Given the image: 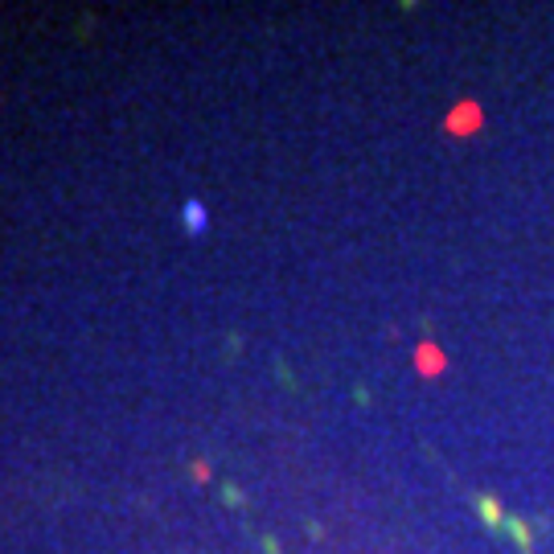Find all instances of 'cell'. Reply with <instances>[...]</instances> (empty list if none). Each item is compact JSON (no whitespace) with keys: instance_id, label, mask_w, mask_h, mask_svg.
Wrapping results in <instances>:
<instances>
[{"instance_id":"1","label":"cell","mask_w":554,"mask_h":554,"mask_svg":"<svg viewBox=\"0 0 554 554\" xmlns=\"http://www.w3.org/2000/svg\"><path fill=\"white\" fill-rule=\"evenodd\" d=\"M476 513H481L485 525H492V530H497V525H505V518H509V513H505V505H501L497 497H481V501H476Z\"/></svg>"},{"instance_id":"2","label":"cell","mask_w":554,"mask_h":554,"mask_svg":"<svg viewBox=\"0 0 554 554\" xmlns=\"http://www.w3.org/2000/svg\"><path fill=\"white\" fill-rule=\"evenodd\" d=\"M509 538H513V546L518 551H530V525L522 522V518H505V525H501Z\"/></svg>"},{"instance_id":"3","label":"cell","mask_w":554,"mask_h":554,"mask_svg":"<svg viewBox=\"0 0 554 554\" xmlns=\"http://www.w3.org/2000/svg\"><path fill=\"white\" fill-rule=\"evenodd\" d=\"M181 218H185V226H189L193 234H201V230H206V206H201V201H185Z\"/></svg>"},{"instance_id":"4","label":"cell","mask_w":554,"mask_h":554,"mask_svg":"<svg viewBox=\"0 0 554 554\" xmlns=\"http://www.w3.org/2000/svg\"><path fill=\"white\" fill-rule=\"evenodd\" d=\"M222 497H226V505H246V497H243V489H234V485H222Z\"/></svg>"},{"instance_id":"5","label":"cell","mask_w":554,"mask_h":554,"mask_svg":"<svg viewBox=\"0 0 554 554\" xmlns=\"http://www.w3.org/2000/svg\"><path fill=\"white\" fill-rule=\"evenodd\" d=\"M189 468H193V481H201V485L210 481V464H206V460H193Z\"/></svg>"},{"instance_id":"6","label":"cell","mask_w":554,"mask_h":554,"mask_svg":"<svg viewBox=\"0 0 554 554\" xmlns=\"http://www.w3.org/2000/svg\"><path fill=\"white\" fill-rule=\"evenodd\" d=\"M263 554H279V542H276V538H263Z\"/></svg>"}]
</instances>
